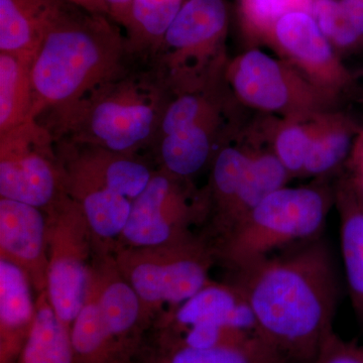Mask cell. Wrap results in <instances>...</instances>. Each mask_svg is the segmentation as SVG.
<instances>
[{
	"instance_id": "cell-18",
	"label": "cell",
	"mask_w": 363,
	"mask_h": 363,
	"mask_svg": "<svg viewBox=\"0 0 363 363\" xmlns=\"http://www.w3.org/2000/svg\"><path fill=\"white\" fill-rule=\"evenodd\" d=\"M61 0H0V52L33 63Z\"/></svg>"
},
{
	"instance_id": "cell-32",
	"label": "cell",
	"mask_w": 363,
	"mask_h": 363,
	"mask_svg": "<svg viewBox=\"0 0 363 363\" xmlns=\"http://www.w3.org/2000/svg\"><path fill=\"white\" fill-rule=\"evenodd\" d=\"M362 351H363V347H362Z\"/></svg>"
},
{
	"instance_id": "cell-20",
	"label": "cell",
	"mask_w": 363,
	"mask_h": 363,
	"mask_svg": "<svg viewBox=\"0 0 363 363\" xmlns=\"http://www.w3.org/2000/svg\"><path fill=\"white\" fill-rule=\"evenodd\" d=\"M357 126L348 117L324 111L314 117V133L306 157L302 178L333 173L347 161Z\"/></svg>"
},
{
	"instance_id": "cell-6",
	"label": "cell",
	"mask_w": 363,
	"mask_h": 363,
	"mask_svg": "<svg viewBox=\"0 0 363 363\" xmlns=\"http://www.w3.org/2000/svg\"><path fill=\"white\" fill-rule=\"evenodd\" d=\"M111 248L117 269L140 298L149 329L160 315L206 286L217 264L213 245L202 234L171 245Z\"/></svg>"
},
{
	"instance_id": "cell-30",
	"label": "cell",
	"mask_w": 363,
	"mask_h": 363,
	"mask_svg": "<svg viewBox=\"0 0 363 363\" xmlns=\"http://www.w3.org/2000/svg\"><path fill=\"white\" fill-rule=\"evenodd\" d=\"M63 1L89 13L105 14L109 16L108 9L105 6L104 0H63Z\"/></svg>"
},
{
	"instance_id": "cell-21",
	"label": "cell",
	"mask_w": 363,
	"mask_h": 363,
	"mask_svg": "<svg viewBox=\"0 0 363 363\" xmlns=\"http://www.w3.org/2000/svg\"><path fill=\"white\" fill-rule=\"evenodd\" d=\"M16 363H76L71 330L57 316L47 291L35 298V321Z\"/></svg>"
},
{
	"instance_id": "cell-17",
	"label": "cell",
	"mask_w": 363,
	"mask_h": 363,
	"mask_svg": "<svg viewBox=\"0 0 363 363\" xmlns=\"http://www.w3.org/2000/svg\"><path fill=\"white\" fill-rule=\"evenodd\" d=\"M222 116L196 123L157 140V155L161 169L192 180L207 166L211 167L217 149Z\"/></svg>"
},
{
	"instance_id": "cell-15",
	"label": "cell",
	"mask_w": 363,
	"mask_h": 363,
	"mask_svg": "<svg viewBox=\"0 0 363 363\" xmlns=\"http://www.w3.org/2000/svg\"><path fill=\"white\" fill-rule=\"evenodd\" d=\"M30 279L16 264L0 259V363H16L35 317Z\"/></svg>"
},
{
	"instance_id": "cell-26",
	"label": "cell",
	"mask_w": 363,
	"mask_h": 363,
	"mask_svg": "<svg viewBox=\"0 0 363 363\" xmlns=\"http://www.w3.org/2000/svg\"><path fill=\"white\" fill-rule=\"evenodd\" d=\"M313 363H363L362 347L332 331L318 351Z\"/></svg>"
},
{
	"instance_id": "cell-7",
	"label": "cell",
	"mask_w": 363,
	"mask_h": 363,
	"mask_svg": "<svg viewBox=\"0 0 363 363\" xmlns=\"http://www.w3.org/2000/svg\"><path fill=\"white\" fill-rule=\"evenodd\" d=\"M226 28L224 0H186L156 54L159 74L173 94L217 77Z\"/></svg>"
},
{
	"instance_id": "cell-27",
	"label": "cell",
	"mask_w": 363,
	"mask_h": 363,
	"mask_svg": "<svg viewBox=\"0 0 363 363\" xmlns=\"http://www.w3.org/2000/svg\"><path fill=\"white\" fill-rule=\"evenodd\" d=\"M338 7L345 25L363 44V0H338Z\"/></svg>"
},
{
	"instance_id": "cell-11",
	"label": "cell",
	"mask_w": 363,
	"mask_h": 363,
	"mask_svg": "<svg viewBox=\"0 0 363 363\" xmlns=\"http://www.w3.org/2000/svg\"><path fill=\"white\" fill-rule=\"evenodd\" d=\"M226 79L240 102L283 118L310 119L325 111L330 98L288 62L259 50L233 60Z\"/></svg>"
},
{
	"instance_id": "cell-13",
	"label": "cell",
	"mask_w": 363,
	"mask_h": 363,
	"mask_svg": "<svg viewBox=\"0 0 363 363\" xmlns=\"http://www.w3.org/2000/svg\"><path fill=\"white\" fill-rule=\"evenodd\" d=\"M155 332L174 335L192 329L257 334V322L240 289L230 281H210L194 296L155 320Z\"/></svg>"
},
{
	"instance_id": "cell-12",
	"label": "cell",
	"mask_w": 363,
	"mask_h": 363,
	"mask_svg": "<svg viewBox=\"0 0 363 363\" xmlns=\"http://www.w3.org/2000/svg\"><path fill=\"white\" fill-rule=\"evenodd\" d=\"M272 33L289 63L330 99L350 82V74L339 61L333 45L311 13L294 11L286 14Z\"/></svg>"
},
{
	"instance_id": "cell-23",
	"label": "cell",
	"mask_w": 363,
	"mask_h": 363,
	"mask_svg": "<svg viewBox=\"0 0 363 363\" xmlns=\"http://www.w3.org/2000/svg\"><path fill=\"white\" fill-rule=\"evenodd\" d=\"M186 0H133L126 21L128 52L156 56L162 38Z\"/></svg>"
},
{
	"instance_id": "cell-31",
	"label": "cell",
	"mask_w": 363,
	"mask_h": 363,
	"mask_svg": "<svg viewBox=\"0 0 363 363\" xmlns=\"http://www.w3.org/2000/svg\"><path fill=\"white\" fill-rule=\"evenodd\" d=\"M346 185L350 189L351 193L354 196L355 200L363 209V172L348 176L342 179Z\"/></svg>"
},
{
	"instance_id": "cell-8",
	"label": "cell",
	"mask_w": 363,
	"mask_h": 363,
	"mask_svg": "<svg viewBox=\"0 0 363 363\" xmlns=\"http://www.w3.org/2000/svg\"><path fill=\"white\" fill-rule=\"evenodd\" d=\"M207 216L206 191L160 169L133 200L123 233L111 247H157L186 240L195 235L193 227L204 226Z\"/></svg>"
},
{
	"instance_id": "cell-16",
	"label": "cell",
	"mask_w": 363,
	"mask_h": 363,
	"mask_svg": "<svg viewBox=\"0 0 363 363\" xmlns=\"http://www.w3.org/2000/svg\"><path fill=\"white\" fill-rule=\"evenodd\" d=\"M130 363H291L264 339L209 348L189 347L143 340Z\"/></svg>"
},
{
	"instance_id": "cell-2",
	"label": "cell",
	"mask_w": 363,
	"mask_h": 363,
	"mask_svg": "<svg viewBox=\"0 0 363 363\" xmlns=\"http://www.w3.org/2000/svg\"><path fill=\"white\" fill-rule=\"evenodd\" d=\"M126 54L116 21L61 0L32 64L33 119L68 108L123 73Z\"/></svg>"
},
{
	"instance_id": "cell-1",
	"label": "cell",
	"mask_w": 363,
	"mask_h": 363,
	"mask_svg": "<svg viewBox=\"0 0 363 363\" xmlns=\"http://www.w3.org/2000/svg\"><path fill=\"white\" fill-rule=\"evenodd\" d=\"M247 298L260 337L291 363H313L333 330L340 284L323 238L303 241L228 272Z\"/></svg>"
},
{
	"instance_id": "cell-5",
	"label": "cell",
	"mask_w": 363,
	"mask_h": 363,
	"mask_svg": "<svg viewBox=\"0 0 363 363\" xmlns=\"http://www.w3.org/2000/svg\"><path fill=\"white\" fill-rule=\"evenodd\" d=\"M56 142L67 195L80 206L98 240H116L133 200L147 187L154 171L136 155L66 140Z\"/></svg>"
},
{
	"instance_id": "cell-22",
	"label": "cell",
	"mask_w": 363,
	"mask_h": 363,
	"mask_svg": "<svg viewBox=\"0 0 363 363\" xmlns=\"http://www.w3.org/2000/svg\"><path fill=\"white\" fill-rule=\"evenodd\" d=\"M32 64L14 55L0 52V133L35 121Z\"/></svg>"
},
{
	"instance_id": "cell-9",
	"label": "cell",
	"mask_w": 363,
	"mask_h": 363,
	"mask_svg": "<svg viewBox=\"0 0 363 363\" xmlns=\"http://www.w3.org/2000/svg\"><path fill=\"white\" fill-rule=\"evenodd\" d=\"M44 211L49 252L48 297L62 323L71 330L87 295L96 240L80 206L68 195Z\"/></svg>"
},
{
	"instance_id": "cell-4",
	"label": "cell",
	"mask_w": 363,
	"mask_h": 363,
	"mask_svg": "<svg viewBox=\"0 0 363 363\" xmlns=\"http://www.w3.org/2000/svg\"><path fill=\"white\" fill-rule=\"evenodd\" d=\"M335 190L319 181L267 195L225 238L213 245L217 264L236 271L323 234Z\"/></svg>"
},
{
	"instance_id": "cell-28",
	"label": "cell",
	"mask_w": 363,
	"mask_h": 363,
	"mask_svg": "<svg viewBox=\"0 0 363 363\" xmlns=\"http://www.w3.org/2000/svg\"><path fill=\"white\" fill-rule=\"evenodd\" d=\"M108 9L109 18L117 25L124 26L130 14L133 0H104Z\"/></svg>"
},
{
	"instance_id": "cell-29",
	"label": "cell",
	"mask_w": 363,
	"mask_h": 363,
	"mask_svg": "<svg viewBox=\"0 0 363 363\" xmlns=\"http://www.w3.org/2000/svg\"><path fill=\"white\" fill-rule=\"evenodd\" d=\"M347 166L350 175L363 172V128L353 143L352 150L348 157Z\"/></svg>"
},
{
	"instance_id": "cell-24",
	"label": "cell",
	"mask_w": 363,
	"mask_h": 363,
	"mask_svg": "<svg viewBox=\"0 0 363 363\" xmlns=\"http://www.w3.org/2000/svg\"><path fill=\"white\" fill-rule=\"evenodd\" d=\"M315 116L310 119H281L272 125V133H269V150L283 164L291 178L302 177L314 133Z\"/></svg>"
},
{
	"instance_id": "cell-3",
	"label": "cell",
	"mask_w": 363,
	"mask_h": 363,
	"mask_svg": "<svg viewBox=\"0 0 363 363\" xmlns=\"http://www.w3.org/2000/svg\"><path fill=\"white\" fill-rule=\"evenodd\" d=\"M168 91L159 73L149 77L124 71L43 124L56 140L135 156L156 143Z\"/></svg>"
},
{
	"instance_id": "cell-10",
	"label": "cell",
	"mask_w": 363,
	"mask_h": 363,
	"mask_svg": "<svg viewBox=\"0 0 363 363\" xmlns=\"http://www.w3.org/2000/svg\"><path fill=\"white\" fill-rule=\"evenodd\" d=\"M56 138L39 121L0 133V197L45 210L66 195Z\"/></svg>"
},
{
	"instance_id": "cell-25",
	"label": "cell",
	"mask_w": 363,
	"mask_h": 363,
	"mask_svg": "<svg viewBox=\"0 0 363 363\" xmlns=\"http://www.w3.org/2000/svg\"><path fill=\"white\" fill-rule=\"evenodd\" d=\"M314 0H241V9L248 23L266 33L286 14L294 11L311 13Z\"/></svg>"
},
{
	"instance_id": "cell-19",
	"label": "cell",
	"mask_w": 363,
	"mask_h": 363,
	"mask_svg": "<svg viewBox=\"0 0 363 363\" xmlns=\"http://www.w3.org/2000/svg\"><path fill=\"white\" fill-rule=\"evenodd\" d=\"M335 205L348 293L353 310L363 324V209L343 180L335 188Z\"/></svg>"
},
{
	"instance_id": "cell-14",
	"label": "cell",
	"mask_w": 363,
	"mask_h": 363,
	"mask_svg": "<svg viewBox=\"0 0 363 363\" xmlns=\"http://www.w3.org/2000/svg\"><path fill=\"white\" fill-rule=\"evenodd\" d=\"M0 259L23 269L37 296L47 291L49 252L44 210L0 197Z\"/></svg>"
}]
</instances>
